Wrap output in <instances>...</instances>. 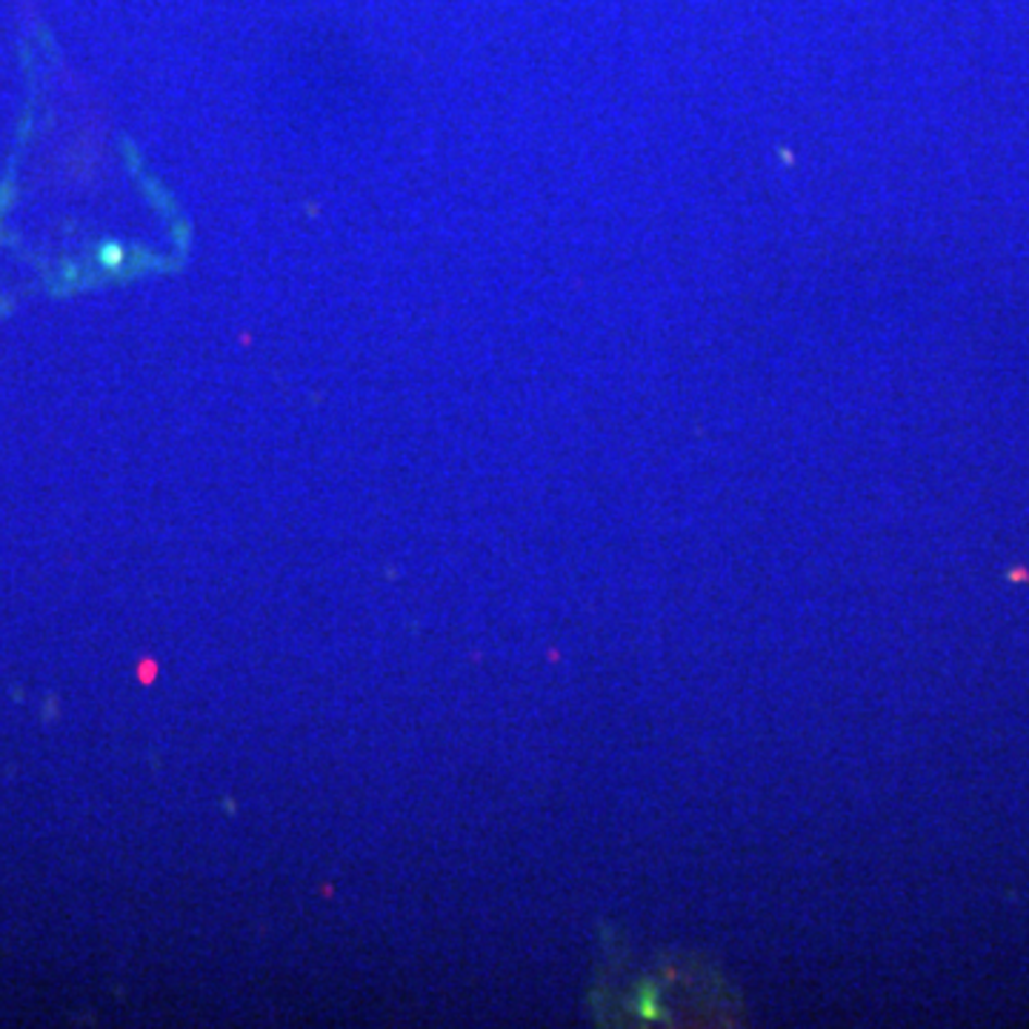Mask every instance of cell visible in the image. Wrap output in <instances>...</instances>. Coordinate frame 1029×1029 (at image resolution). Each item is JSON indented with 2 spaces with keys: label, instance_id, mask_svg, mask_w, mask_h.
Instances as JSON below:
<instances>
[{
  "label": "cell",
  "instance_id": "1",
  "mask_svg": "<svg viewBox=\"0 0 1029 1029\" xmlns=\"http://www.w3.org/2000/svg\"><path fill=\"white\" fill-rule=\"evenodd\" d=\"M103 263H107V266H117V263H121V249H117V246H103Z\"/></svg>",
  "mask_w": 1029,
  "mask_h": 1029
}]
</instances>
